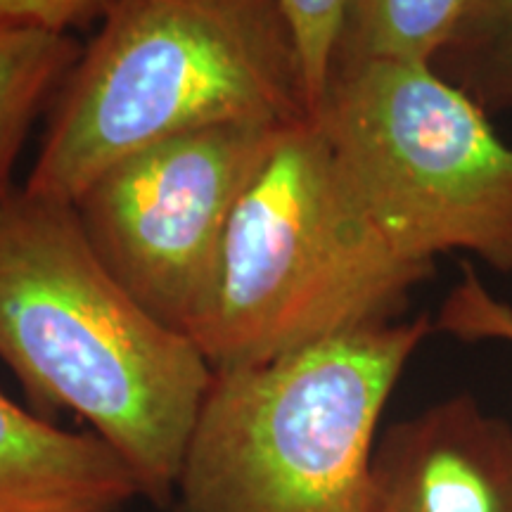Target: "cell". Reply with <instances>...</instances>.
<instances>
[{
  "mask_svg": "<svg viewBox=\"0 0 512 512\" xmlns=\"http://www.w3.org/2000/svg\"><path fill=\"white\" fill-rule=\"evenodd\" d=\"M368 512H512V427L458 394L377 441Z\"/></svg>",
  "mask_w": 512,
  "mask_h": 512,
  "instance_id": "7",
  "label": "cell"
},
{
  "mask_svg": "<svg viewBox=\"0 0 512 512\" xmlns=\"http://www.w3.org/2000/svg\"><path fill=\"white\" fill-rule=\"evenodd\" d=\"M112 0H0V29H48L79 27L110 8Z\"/></svg>",
  "mask_w": 512,
  "mask_h": 512,
  "instance_id": "14",
  "label": "cell"
},
{
  "mask_svg": "<svg viewBox=\"0 0 512 512\" xmlns=\"http://www.w3.org/2000/svg\"><path fill=\"white\" fill-rule=\"evenodd\" d=\"M311 119L275 0H112L57 93L24 188L74 204L110 166L162 140Z\"/></svg>",
  "mask_w": 512,
  "mask_h": 512,
  "instance_id": "2",
  "label": "cell"
},
{
  "mask_svg": "<svg viewBox=\"0 0 512 512\" xmlns=\"http://www.w3.org/2000/svg\"><path fill=\"white\" fill-rule=\"evenodd\" d=\"M292 128L183 133L124 157L76 197L95 252L166 328L192 339L207 320L235 209Z\"/></svg>",
  "mask_w": 512,
  "mask_h": 512,
  "instance_id": "6",
  "label": "cell"
},
{
  "mask_svg": "<svg viewBox=\"0 0 512 512\" xmlns=\"http://www.w3.org/2000/svg\"><path fill=\"white\" fill-rule=\"evenodd\" d=\"M302 62L311 114H316L335 69V55L351 0H275Z\"/></svg>",
  "mask_w": 512,
  "mask_h": 512,
  "instance_id": "12",
  "label": "cell"
},
{
  "mask_svg": "<svg viewBox=\"0 0 512 512\" xmlns=\"http://www.w3.org/2000/svg\"><path fill=\"white\" fill-rule=\"evenodd\" d=\"M434 325L337 335L214 370L174 484V512H368L377 422Z\"/></svg>",
  "mask_w": 512,
  "mask_h": 512,
  "instance_id": "4",
  "label": "cell"
},
{
  "mask_svg": "<svg viewBox=\"0 0 512 512\" xmlns=\"http://www.w3.org/2000/svg\"><path fill=\"white\" fill-rule=\"evenodd\" d=\"M434 328L463 342L512 344V306L498 299L472 266H465L463 280L448 292Z\"/></svg>",
  "mask_w": 512,
  "mask_h": 512,
  "instance_id": "13",
  "label": "cell"
},
{
  "mask_svg": "<svg viewBox=\"0 0 512 512\" xmlns=\"http://www.w3.org/2000/svg\"><path fill=\"white\" fill-rule=\"evenodd\" d=\"M79 57V41L64 31L0 29V197L12 190V171L31 126Z\"/></svg>",
  "mask_w": 512,
  "mask_h": 512,
  "instance_id": "9",
  "label": "cell"
},
{
  "mask_svg": "<svg viewBox=\"0 0 512 512\" xmlns=\"http://www.w3.org/2000/svg\"><path fill=\"white\" fill-rule=\"evenodd\" d=\"M465 8L467 0H351L335 69L363 62H434Z\"/></svg>",
  "mask_w": 512,
  "mask_h": 512,
  "instance_id": "10",
  "label": "cell"
},
{
  "mask_svg": "<svg viewBox=\"0 0 512 512\" xmlns=\"http://www.w3.org/2000/svg\"><path fill=\"white\" fill-rule=\"evenodd\" d=\"M432 67L482 110H512V0H467Z\"/></svg>",
  "mask_w": 512,
  "mask_h": 512,
  "instance_id": "11",
  "label": "cell"
},
{
  "mask_svg": "<svg viewBox=\"0 0 512 512\" xmlns=\"http://www.w3.org/2000/svg\"><path fill=\"white\" fill-rule=\"evenodd\" d=\"M0 361L41 411L67 408L171 503L214 370L114 278L74 204L0 197Z\"/></svg>",
  "mask_w": 512,
  "mask_h": 512,
  "instance_id": "1",
  "label": "cell"
},
{
  "mask_svg": "<svg viewBox=\"0 0 512 512\" xmlns=\"http://www.w3.org/2000/svg\"><path fill=\"white\" fill-rule=\"evenodd\" d=\"M140 486L98 434H76L0 392V512H117Z\"/></svg>",
  "mask_w": 512,
  "mask_h": 512,
  "instance_id": "8",
  "label": "cell"
},
{
  "mask_svg": "<svg viewBox=\"0 0 512 512\" xmlns=\"http://www.w3.org/2000/svg\"><path fill=\"white\" fill-rule=\"evenodd\" d=\"M313 121L396 252L512 273V147L432 62L339 67Z\"/></svg>",
  "mask_w": 512,
  "mask_h": 512,
  "instance_id": "5",
  "label": "cell"
},
{
  "mask_svg": "<svg viewBox=\"0 0 512 512\" xmlns=\"http://www.w3.org/2000/svg\"><path fill=\"white\" fill-rule=\"evenodd\" d=\"M434 264L396 252L316 121L294 126L230 221L214 306L192 342L211 370L259 366L396 323Z\"/></svg>",
  "mask_w": 512,
  "mask_h": 512,
  "instance_id": "3",
  "label": "cell"
}]
</instances>
